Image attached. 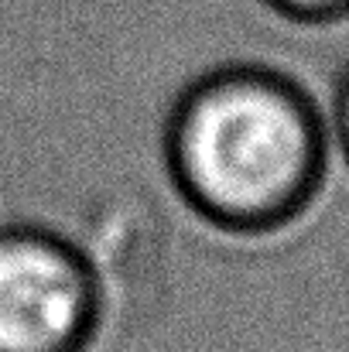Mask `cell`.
I'll return each instance as SVG.
<instances>
[{
    "instance_id": "cell-1",
    "label": "cell",
    "mask_w": 349,
    "mask_h": 352,
    "mask_svg": "<svg viewBox=\"0 0 349 352\" xmlns=\"http://www.w3.org/2000/svg\"><path fill=\"white\" fill-rule=\"evenodd\" d=\"M329 120L305 86L230 62L192 79L161 126L178 202L230 236H267L308 212L329 168Z\"/></svg>"
},
{
    "instance_id": "cell-2",
    "label": "cell",
    "mask_w": 349,
    "mask_h": 352,
    "mask_svg": "<svg viewBox=\"0 0 349 352\" xmlns=\"http://www.w3.org/2000/svg\"><path fill=\"white\" fill-rule=\"evenodd\" d=\"M103 315V277L72 236L0 226V352H89Z\"/></svg>"
},
{
    "instance_id": "cell-3",
    "label": "cell",
    "mask_w": 349,
    "mask_h": 352,
    "mask_svg": "<svg viewBox=\"0 0 349 352\" xmlns=\"http://www.w3.org/2000/svg\"><path fill=\"white\" fill-rule=\"evenodd\" d=\"M260 3L295 24H332L349 17V0H260Z\"/></svg>"
},
{
    "instance_id": "cell-4",
    "label": "cell",
    "mask_w": 349,
    "mask_h": 352,
    "mask_svg": "<svg viewBox=\"0 0 349 352\" xmlns=\"http://www.w3.org/2000/svg\"><path fill=\"white\" fill-rule=\"evenodd\" d=\"M329 137L336 140V147L343 151L349 164V72L343 76L339 89H336V100H332V117H329Z\"/></svg>"
}]
</instances>
